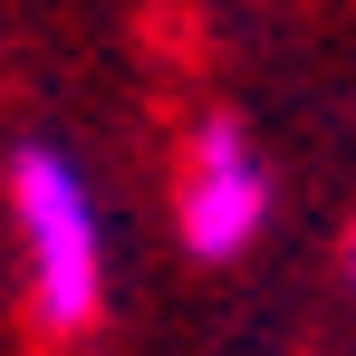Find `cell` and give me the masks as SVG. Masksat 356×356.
<instances>
[{
	"mask_svg": "<svg viewBox=\"0 0 356 356\" xmlns=\"http://www.w3.org/2000/svg\"><path fill=\"white\" fill-rule=\"evenodd\" d=\"M0 202H10V250H19V289H29V318L39 337H97L106 327V270H116V241H106V202L87 164L29 135L10 145V174H0Z\"/></svg>",
	"mask_w": 356,
	"mask_h": 356,
	"instance_id": "cell-1",
	"label": "cell"
},
{
	"mask_svg": "<svg viewBox=\"0 0 356 356\" xmlns=\"http://www.w3.org/2000/svg\"><path fill=\"white\" fill-rule=\"evenodd\" d=\"M270 232V164L241 116H202L174 164V241L193 260H241Z\"/></svg>",
	"mask_w": 356,
	"mask_h": 356,
	"instance_id": "cell-2",
	"label": "cell"
},
{
	"mask_svg": "<svg viewBox=\"0 0 356 356\" xmlns=\"http://www.w3.org/2000/svg\"><path fill=\"white\" fill-rule=\"evenodd\" d=\"M337 280H347V298H356V222H347V241H337Z\"/></svg>",
	"mask_w": 356,
	"mask_h": 356,
	"instance_id": "cell-3",
	"label": "cell"
}]
</instances>
